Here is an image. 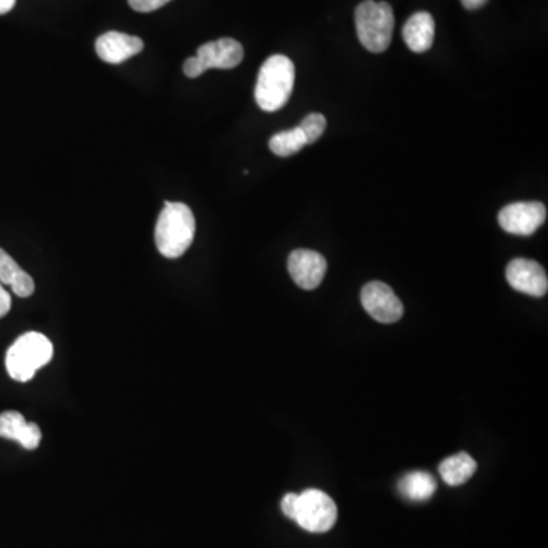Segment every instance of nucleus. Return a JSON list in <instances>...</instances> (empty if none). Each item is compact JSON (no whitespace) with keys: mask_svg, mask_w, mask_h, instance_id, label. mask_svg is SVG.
I'll use <instances>...</instances> for the list:
<instances>
[{"mask_svg":"<svg viewBox=\"0 0 548 548\" xmlns=\"http://www.w3.org/2000/svg\"><path fill=\"white\" fill-rule=\"evenodd\" d=\"M195 236V218L185 203L165 201L156 224V247L168 259L180 258L191 247Z\"/></svg>","mask_w":548,"mask_h":548,"instance_id":"f257e3e1","label":"nucleus"},{"mask_svg":"<svg viewBox=\"0 0 548 548\" xmlns=\"http://www.w3.org/2000/svg\"><path fill=\"white\" fill-rule=\"evenodd\" d=\"M296 67L285 55L267 58L259 71L255 99L264 112H278L287 104L294 89Z\"/></svg>","mask_w":548,"mask_h":548,"instance_id":"f03ea898","label":"nucleus"},{"mask_svg":"<svg viewBox=\"0 0 548 548\" xmlns=\"http://www.w3.org/2000/svg\"><path fill=\"white\" fill-rule=\"evenodd\" d=\"M54 357V346L46 335L28 332L14 341L8 349L5 364L8 375L19 383H28L37 370L45 367Z\"/></svg>","mask_w":548,"mask_h":548,"instance_id":"7ed1b4c3","label":"nucleus"},{"mask_svg":"<svg viewBox=\"0 0 548 548\" xmlns=\"http://www.w3.org/2000/svg\"><path fill=\"white\" fill-rule=\"evenodd\" d=\"M355 25L358 40L367 51L375 54L387 51L395 28V16L387 2L364 0L355 11Z\"/></svg>","mask_w":548,"mask_h":548,"instance_id":"20e7f679","label":"nucleus"},{"mask_svg":"<svg viewBox=\"0 0 548 548\" xmlns=\"http://www.w3.org/2000/svg\"><path fill=\"white\" fill-rule=\"evenodd\" d=\"M337 515V506L328 494L308 489L299 495L294 521L306 532L325 533L335 526Z\"/></svg>","mask_w":548,"mask_h":548,"instance_id":"39448f33","label":"nucleus"},{"mask_svg":"<svg viewBox=\"0 0 548 548\" xmlns=\"http://www.w3.org/2000/svg\"><path fill=\"white\" fill-rule=\"evenodd\" d=\"M547 220V209L539 201H521L501 209L498 223L512 235L530 236Z\"/></svg>","mask_w":548,"mask_h":548,"instance_id":"423d86ee","label":"nucleus"},{"mask_svg":"<svg viewBox=\"0 0 548 548\" xmlns=\"http://www.w3.org/2000/svg\"><path fill=\"white\" fill-rule=\"evenodd\" d=\"M361 303L372 319L380 323H395L404 314L402 305L395 291L384 282L373 281L364 285L361 291Z\"/></svg>","mask_w":548,"mask_h":548,"instance_id":"0eeeda50","label":"nucleus"},{"mask_svg":"<svg viewBox=\"0 0 548 548\" xmlns=\"http://www.w3.org/2000/svg\"><path fill=\"white\" fill-rule=\"evenodd\" d=\"M506 279L513 290L529 294L533 297H542L547 294V273L541 264L532 259H513L506 268Z\"/></svg>","mask_w":548,"mask_h":548,"instance_id":"6e6552de","label":"nucleus"},{"mask_svg":"<svg viewBox=\"0 0 548 548\" xmlns=\"http://www.w3.org/2000/svg\"><path fill=\"white\" fill-rule=\"evenodd\" d=\"M326 268V259L313 250H294L288 258L291 278L303 290H316L325 278Z\"/></svg>","mask_w":548,"mask_h":548,"instance_id":"1a4fd4ad","label":"nucleus"},{"mask_svg":"<svg viewBox=\"0 0 548 548\" xmlns=\"http://www.w3.org/2000/svg\"><path fill=\"white\" fill-rule=\"evenodd\" d=\"M195 57L200 61L204 72L208 69H233L243 61L244 49L241 43L226 37V39L204 43L197 49Z\"/></svg>","mask_w":548,"mask_h":548,"instance_id":"9d476101","label":"nucleus"},{"mask_svg":"<svg viewBox=\"0 0 548 548\" xmlns=\"http://www.w3.org/2000/svg\"><path fill=\"white\" fill-rule=\"evenodd\" d=\"M96 54L102 61L121 64L134 55L141 54L144 42L139 37L128 36L124 32L110 31L96 40Z\"/></svg>","mask_w":548,"mask_h":548,"instance_id":"9b49d317","label":"nucleus"},{"mask_svg":"<svg viewBox=\"0 0 548 548\" xmlns=\"http://www.w3.org/2000/svg\"><path fill=\"white\" fill-rule=\"evenodd\" d=\"M0 437L16 440L26 450H36L42 442V431L34 422H26L19 411H5L0 415Z\"/></svg>","mask_w":548,"mask_h":548,"instance_id":"f8f14e48","label":"nucleus"},{"mask_svg":"<svg viewBox=\"0 0 548 548\" xmlns=\"http://www.w3.org/2000/svg\"><path fill=\"white\" fill-rule=\"evenodd\" d=\"M434 29L436 26H434V19L430 13L419 11V13L413 14L402 29L405 45L416 54L427 52L433 46Z\"/></svg>","mask_w":548,"mask_h":548,"instance_id":"ddd939ff","label":"nucleus"},{"mask_svg":"<svg viewBox=\"0 0 548 548\" xmlns=\"http://www.w3.org/2000/svg\"><path fill=\"white\" fill-rule=\"evenodd\" d=\"M0 284L10 285L19 297H29L36 290L31 276L4 249H0Z\"/></svg>","mask_w":548,"mask_h":548,"instance_id":"4468645a","label":"nucleus"},{"mask_svg":"<svg viewBox=\"0 0 548 548\" xmlns=\"http://www.w3.org/2000/svg\"><path fill=\"white\" fill-rule=\"evenodd\" d=\"M437 483L428 472H410L399 482V494L410 501H427L436 492Z\"/></svg>","mask_w":548,"mask_h":548,"instance_id":"2eb2a0df","label":"nucleus"},{"mask_svg":"<svg viewBox=\"0 0 548 548\" xmlns=\"http://www.w3.org/2000/svg\"><path fill=\"white\" fill-rule=\"evenodd\" d=\"M475 471H477V463L466 453L448 457L439 466L443 482L450 486L463 485L475 474Z\"/></svg>","mask_w":548,"mask_h":548,"instance_id":"dca6fc26","label":"nucleus"},{"mask_svg":"<svg viewBox=\"0 0 548 548\" xmlns=\"http://www.w3.org/2000/svg\"><path fill=\"white\" fill-rule=\"evenodd\" d=\"M305 145L308 144H306L305 136L299 127L281 131L270 139V150L279 157L293 156V154L299 153Z\"/></svg>","mask_w":548,"mask_h":548,"instance_id":"f3484780","label":"nucleus"},{"mask_svg":"<svg viewBox=\"0 0 548 548\" xmlns=\"http://www.w3.org/2000/svg\"><path fill=\"white\" fill-rule=\"evenodd\" d=\"M299 128L302 130L303 136H305L306 144H314L325 133L326 118L320 115V113H311V115L306 116L300 122Z\"/></svg>","mask_w":548,"mask_h":548,"instance_id":"a211bd4d","label":"nucleus"},{"mask_svg":"<svg viewBox=\"0 0 548 548\" xmlns=\"http://www.w3.org/2000/svg\"><path fill=\"white\" fill-rule=\"evenodd\" d=\"M168 2L171 0H128L130 7L137 13H151V11L159 10Z\"/></svg>","mask_w":548,"mask_h":548,"instance_id":"6ab92c4d","label":"nucleus"},{"mask_svg":"<svg viewBox=\"0 0 548 548\" xmlns=\"http://www.w3.org/2000/svg\"><path fill=\"white\" fill-rule=\"evenodd\" d=\"M297 501H299V495L297 494H287L282 500V512H284L285 517L294 520L296 518L297 512Z\"/></svg>","mask_w":548,"mask_h":548,"instance_id":"aec40b11","label":"nucleus"},{"mask_svg":"<svg viewBox=\"0 0 548 548\" xmlns=\"http://www.w3.org/2000/svg\"><path fill=\"white\" fill-rule=\"evenodd\" d=\"M183 72L188 78H198L204 74L203 67L197 57H189L183 64Z\"/></svg>","mask_w":548,"mask_h":548,"instance_id":"412c9836","label":"nucleus"},{"mask_svg":"<svg viewBox=\"0 0 548 548\" xmlns=\"http://www.w3.org/2000/svg\"><path fill=\"white\" fill-rule=\"evenodd\" d=\"M11 310V296L7 290H5L4 285L0 284V319L7 316Z\"/></svg>","mask_w":548,"mask_h":548,"instance_id":"4be33fe9","label":"nucleus"},{"mask_svg":"<svg viewBox=\"0 0 548 548\" xmlns=\"http://www.w3.org/2000/svg\"><path fill=\"white\" fill-rule=\"evenodd\" d=\"M460 2L469 11L478 10V8L485 7L488 4V0H460Z\"/></svg>","mask_w":548,"mask_h":548,"instance_id":"5701e85b","label":"nucleus"},{"mask_svg":"<svg viewBox=\"0 0 548 548\" xmlns=\"http://www.w3.org/2000/svg\"><path fill=\"white\" fill-rule=\"evenodd\" d=\"M16 0H0V14H7L13 10Z\"/></svg>","mask_w":548,"mask_h":548,"instance_id":"b1692460","label":"nucleus"}]
</instances>
